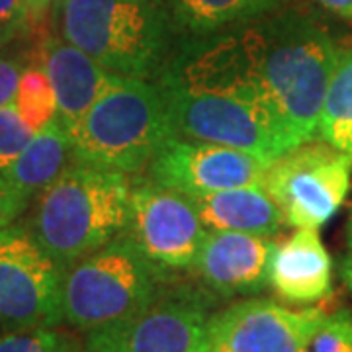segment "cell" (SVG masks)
Masks as SVG:
<instances>
[{"label":"cell","mask_w":352,"mask_h":352,"mask_svg":"<svg viewBox=\"0 0 352 352\" xmlns=\"http://www.w3.org/2000/svg\"><path fill=\"white\" fill-rule=\"evenodd\" d=\"M339 57L321 25L298 12H278L226 36L190 43L161 73L186 87L252 104L289 151L317 138Z\"/></svg>","instance_id":"6da1fadb"},{"label":"cell","mask_w":352,"mask_h":352,"mask_svg":"<svg viewBox=\"0 0 352 352\" xmlns=\"http://www.w3.org/2000/svg\"><path fill=\"white\" fill-rule=\"evenodd\" d=\"M129 196L126 173L71 161L39 194L30 229L67 270L124 233Z\"/></svg>","instance_id":"7a4b0ae2"},{"label":"cell","mask_w":352,"mask_h":352,"mask_svg":"<svg viewBox=\"0 0 352 352\" xmlns=\"http://www.w3.org/2000/svg\"><path fill=\"white\" fill-rule=\"evenodd\" d=\"M73 161L139 173L175 135L161 87L149 78L118 76L69 129Z\"/></svg>","instance_id":"3957f363"},{"label":"cell","mask_w":352,"mask_h":352,"mask_svg":"<svg viewBox=\"0 0 352 352\" xmlns=\"http://www.w3.org/2000/svg\"><path fill=\"white\" fill-rule=\"evenodd\" d=\"M61 38L110 73L151 78L163 71L168 30L157 0H65Z\"/></svg>","instance_id":"277c9868"},{"label":"cell","mask_w":352,"mask_h":352,"mask_svg":"<svg viewBox=\"0 0 352 352\" xmlns=\"http://www.w3.org/2000/svg\"><path fill=\"white\" fill-rule=\"evenodd\" d=\"M163 280L164 268L122 233L65 270V321L87 333L124 321L161 296Z\"/></svg>","instance_id":"5b68a950"},{"label":"cell","mask_w":352,"mask_h":352,"mask_svg":"<svg viewBox=\"0 0 352 352\" xmlns=\"http://www.w3.org/2000/svg\"><path fill=\"white\" fill-rule=\"evenodd\" d=\"M351 182V155L325 141H307L266 166L263 186L286 226L321 229L344 204Z\"/></svg>","instance_id":"8992f818"},{"label":"cell","mask_w":352,"mask_h":352,"mask_svg":"<svg viewBox=\"0 0 352 352\" xmlns=\"http://www.w3.org/2000/svg\"><path fill=\"white\" fill-rule=\"evenodd\" d=\"M170 124L178 138L226 145L272 163L286 147L258 108L223 92L186 87L168 75L157 76Z\"/></svg>","instance_id":"52a82bcc"},{"label":"cell","mask_w":352,"mask_h":352,"mask_svg":"<svg viewBox=\"0 0 352 352\" xmlns=\"http://www.w3.org/2000/svg\"><path fill=\"white\" fill-rule=\"evenodd\" d=\"M65 270L30 227L0 231V327H55L63 323Z\"/></svg>","instance_id":"ba28073f"},{"label":"cell","mask_w":352,"mask_h":352,"mask_svg":"<svg viewBox=\"0 0 352 352\" xmlns=\"http://www.w3.org/2000/svg\"><path fill=\"white\" fill-rule=\"evenodd\" d=\"M124 233L151 263L180 270L194 268L208 227L188 196L151 180L131 186Z\"/></svg>","instance_id":"9c48e42d"},{"label":"cell","mask_w":352,"mask_h":352,"mask_svg":"<svg viewBox=\"0 0 352 352\" xmlns=\"http://www.w3.org/2000/svg\"><path fill=\"white\" fill-rule=\"evenodd\" d=\"M264 159L252 153L173 135L149 163L153 182L188 198L241 186H263Z\"/></svg>","instance_id":"30bf717a"},{"label":"cell","mask_w":352,"mask_h":352,"mask_svg":"<svg viewBox=\"0 0 352 352\" xmlns=\"http://www.w3.org/2000/svg\"><path fill=\"white\" fill-rule=\"evenodd\" d=\"M208 331L200 302L159 296L124 321L88 331L85 352H210Z\"/></svg>","instance_id":"8fae6325"},{"label":"cell","mask_w":352,"mask_h":352,"mask_svg":"<svg viewBox=\"0 0 352 352\" xmlns=\"http://www.w3.org/2000/svg\"><path fill=\"white\" fill-rule=\"evenodd\" d=\"M325 317L321 307L239 302L210 317V352H300L311 344Z\"/></svg>","instance_id":"7c38bea8"},{"label":"cell","mask_w":352,"mask_h":352,"mask_svg":"<svg viewBox=\"0 0 352 352\" xmlns=\"http://www.w3.org/2000/svg\"><path fill=\"white\" fill-rule=\"evenodd\" d=\"M274 247L261 235L208 229L194 268L219 296H251L268 284Z\"/></svg>","instance_id":"4fadbf2b"},{"label":"cell","mask_w":352,"mask_h":352,"mask_svg":"<svg viewBox=\"0 0 352 352\" xmlns=\"http://www.w3.org/2000/svg\"><path fill=\"white\" fill-rule=\"evenodd\" d=\"M268 284L286 303L311 305L333 292V261L319 237V229L298 227L274 247Z\"/></svg>","instance_id":"5bb4252c"},{"label":"cell","mask_w":352,"mask_h":352,"mask_svg":"<svg viewBox=\"0 0 352 352\" xmlns=\"http://www.w3.org/2000/svg\"><path fill=\"white\" fill-rule=\"evenodd\" d=\"M41 69L47 75L57 100V118L67 129L112 87L120 75L104 69L87 51L65 38H47L41 45Z\"/></svg>","instance_id":"9a60e30c"},{"label":"cell","mask_w":352,"mask_h":352,"mask_svg":"<svg viewBox=\"0 0 352 352\" xmlns=\"http://www.w3.org/2000/svg\"><path fill=\"white\" fill-rule=\"evenodd\" d=\"M201 223L217 231H239L272 237L282 229L284 215L264 186H241L190 198Z\"/></svg>","instance_id":"2e32d148"},{"label":"cell","mask_w":352,"mask_h":352,"mask_svg":"<svg viewBox=\"0 0 352 352\" xmlns=\"http://www.w3.org/2000/svg\"><path fill=\"white\" fill-rule=\"evenodd\" d=\"M73 161V145L59 118L39 127L22 153L2 175L0 182L32 200L50 186Z\"/></svg>","instance_id":"e0dca14e"},{"label":"cell","mask_w":352,"mask_h":352,"mask_svg":"<svg viewBox=\"0 0 352 352\" xmlns=\"http://www.w3.org/2000/svg\"><path fill=\"white\" fill-rule=\"evenodd\" d=\"M286 0H170L176 24L194 34H212L278 10Z\"/></svg>","instance_id":"ac0fdd59"},{"label":"cell","mask_w":352,"mask_h":352,"mask_svg":"<svg viewBox=\"0 0 352 352\" xmlns=\"http://www.w3.org/2000/svg\"><path fill=\"white\" fill-rule=\"evenodd\" d=\"M317 138L352 157V47L340 55L331 76Z\"/></svg>","instance_id":"d6986e66"},{"label":"cell","mask_w":352,"mask_h":352,"mask_svg":"<svg viewBox=\"0 0 352 352\" xmlns=\"http://www.w3.org/2000/svg\"><path fill=\"white\" fill-rule=\"evenodd\" d=\"M14 102L25 122L36 131L57 118V100L50 78L41 67H25Z\"/></svg>","instance_id":"ffe728a7"},{"label":"cell","mask_w":352,"mask_h":352,"mask_svg":"<svg viewBox=\"0 0 352 352\" xmlns=\"http://www.w3.org/2000/svg\"><path fill=\"white\" fill-rule=\"evenodd\" d=\"M0 352H75V344L53 327L14 329L0 337Z\"/></svg>","instance_id":"44dd1931"},{"label":"cell","mask_w":352,"mask_h":352,"mask_svg":"<svg viewBox=\"0 0 352 352\" xmlns=\"http://www.w3.org/2000/svg\"><path fill=\"white\" fill-rule=\"evenodd\" d=\"M34 133L36 129L25 122L16 102L0 106V175L16 161Z\"/></svg>","instance_id":"7402d4cb"},{"label":"cell","mask_w":352,"mask_h":352,"mask_svg":"<svg viewBox=\"0 0 352 352\" xmlns=\"http://www.w3.org/2000/svg\"><path fill=\"white\" fill-rule=\"evenodd\" d=\"M311 352H352V309L325 317L309 344Z\"/></svg>","instance_id":"603a6c76"},{"label":"cell","mask_w":352,"mask_h":352,"mask_svg":"<svg viewBox=\"0 0 352 352\" xmlns=\"http://www.w3.org/2000/svg\"><path fill=\"white\" fill-rule=\"evenodd\" d=\"M32 25L25 0H0V41L6 45Z\"/></svg>","instance_id":"cb8c5ba5"},{"label":"cell","mask_w":352,"mask_h":352,"mask_svg":"<svg viewBox=\"0 0 352 352\" xmlns=\"http://www.w3.org/2000/svg\"><path fill=\"white\" fill-rule=\"evenodd\" d=\"M24 69V63L20 59L0 55V106L14 102Z\"/></svg>","instance_id":"d4e9b609"},{"label":"cell","mask_w":352,"mask_h":352,"mask_svg":"<svg viewBox=\"0 0 352 352\" xmlns=\"http://www.w3.org/2000/svg\"><path fill=\"white\" fill-rule=\"evenodd\" d=\"M28 198L14 192L10 186L0 182V231L14 226V221L22 215L28 208Z\"/></svg>","instance_id":"484cf974"},{"label":"cell","mask_w":352,"mask_h":352,"mask_svg":"<svg viewBox=\"0 0 352 352\" xmlns=\"http://www.w3.org/2000/svg\"><path fill=\"white\" fill-rule=\"evenodd\" d=\"M25 6L30 10L32 24H39L45 20V16L53 8V0H25Z\"/></svg>","instance_id":"4316f807"},{"label":"cell","mask_w":352,"mask_h":352,"mask_svg":"<svg viewBox=\"0 0 352 352\" xmlns=\"http://www.w3.org/2000/svg\"><path fill=\"white\" fill-rule=\"evenodd\" d=\"M325 10L352 22V0H317Z\"/></svg>","instance_id":"83f0119b"},{"label":"cell","mask_w":352,"mask_h":352,"mask_svg":"<svg viewBox=\"0 0 352 352\" xmlns=\"http://www.w3.org/2000/svg\"><path fill=\"white\" fill-rule=\"evenodd\" d=\"M342 280H344V284L352 292V251L349 252V256L342 263Z\"/></svg>","instance_id":"f1b7e54d"},{"label":"cell","mask_w":352,"mask_h":352,"mask_svg":"<svg viewBox=\"0 0 352 352\" xmlns=\"http://www.w3.org/2000/svg\"><path fill=\"white\" fill-rule=\"evenodd\" d=\"M346 237H349V247H351V251H352V212H351V217H349V229H346Z\"/></svg>","instance_id":"f546056e"},{"label":"cell","mask_w":352,"mask_h":352,"mask_svg":"<svg viewBox=\"0 0 352 352\" xmlns=\"http://www.w3.org/2000/svg\"><path fill=\"white\" fill-rule=\"evenodd\" d=\"M65 0H53V10L59 14V10H61V6H63Z\"/></svg>","instance_id":"4dcf8cb0"},{"label":"cell","mask_w":352,"mask_h":352,"mask_svg":"<svg viewBox=\"0 0 352 352\" xmlns=\"http://www.w3.org/2000/svg\"><path fill=\"white\" fill-rule=\"evenodd\" d=\"M300 352H311V351H309V346H307V349H303V351H300Z\"/></svg>","instance_id":"1f68e13d"},{"label":"cell","mask_w":352,"mask_h":352,"mask_svg":"<svg viewBox=\"0 0 352 352\" xmlns=\"http://www.w3.org/2000/svg\"><path fill=\"white\" fill-rule=\"evenodd\" d=\"M0 47H4V43H2V41H0Z\"/></svg>","instance_id":"d6a6232c"}]
</instances>
